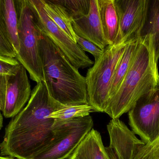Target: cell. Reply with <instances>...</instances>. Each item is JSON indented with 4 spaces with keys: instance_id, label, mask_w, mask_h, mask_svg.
Returning a JSON list of instances; mask_svg holds the SVG:
<instances>
[{
    "instance_id": "ac0fdd59",
    "label": "cell",
    "mask_w": 159,
    "mask_h": 159,
    "mask_svg": "<svg viewBox=\"0 0 159 159\" xmlns=\"http://www.w3.org/2000/svg\"><path fill=\"white\" fill-rule=\"evenodd\" d=\"M138 41V40L130 41L125 48L124 53L117 66L112 79L110 87L109 101L117 91L128 72L137 47Z\"/></svg>"
},
{
    "instance_id": "2e32d148",
    "label": "cell",
    "mask_w": 159,
    "mask_h": 159,
    "mask_svg": "<svg viewBox=\"0 0 159 159\" xmlns=\"http://www.w3.org/2000/svg\"><path fill=\"white\" fill-rule=\"evenodd\" d=\"M42 2L48 16L71 39L76 43V35L73 28V20L66 9L54 0H42Z\"/></svg>"
},
{
    "instance_id": "7c38bea8",
    "label": "cell",
    "mask_w": 159,
    "mask_h": 159,
    "mask_svg": "<svg viewBox=\"0 0 159 159\" xmlns=\"http://www.w3.org/2000/svg\"><path fill=\"white\" fill-rule=\"evenodd\" d=\"M72 26L75 32L80 37L103 50L107 46L100 19L98 0H90L88 14L73 20Z\"/></svg>"
},
{
    "instance_id": "4fadbf2b",
    "label": "cell",
    "mask_w": 159,
    "mask_h": 159,
    "mask_svg": "<svg viewBox=\"0 0 159 159\" xmlns=\"http://www.w3.org/2000/svg\"><path fill=\"white\" fill-rule=\"evenodd\" d=\"M17 12L14 0H0V33L17 54L19 51Z\"/></svg>"
},
{
    "instance_id": "e0dca14e",
    "label": "cell",
    "mask_w": 159,
    "mask_h": 159,
    "mask_svg": "<svg viewBox=\"0 0 159 159\" xmlns=\"http://www.w3.org/2000/svg\"><path fill=\"white\" fill-rule=\"evenodd\" d=\"M151 35L157 60L159 59V0H148L145 23L141 36Z\"/></svg>"
},
{
    "instance_id": "8992f818",
    "label": "cell",
    "mask_w": 159,
    "mask_h": 159,
    "mask_svg": "<svg viewBox=\"0 0 159 159\" xmlns=\"http://www.w3.org/2000/svg\"><path fill=\"white\" fill-rule=\"evenodd\" d=\"M90 115L67 120L55 119L54 137L51 143L32 159H66L92 129Z\"/></svg>"
},
{
    "instance_id": "9a60e30c",
    "label": "cell",
    "mask_w": 159,
    "mask_h": 159,
    "mask_svg": "<svg viewBox=\"0 0 159 159\" xmlns=\"http://www.w3.org/2000/svg\"><path fill=\"white\" fill-rule=\"evenodd\" d=\"M66 159H110L101 134L92 129Z\"/></svg>"
},
{
    "instance_id": "cb8c5ba5",
    "label": "cell",
    "mask_w": 159,
    "mask_h": 159,
    "mask_svg": "<svg viewBox=\"0 0 159 159\" xmlns=\"http://www.w3.org/2000/svg\"><path fill=\"white\" fill-rule=\"evenodd\" d=\"M0 56L15 58L16 54L0 33Z\"/></svg>"
},
{
    "instance_id": "9c48e42d",
    "label": "cell",
    "mask_w": 159,
    "mask_h": 159,
    "mask_svg": "<svg viewBox=\"0 0 159 159\" xmlns=\"http://www.w3.org/2000/svg\"><path fill=\"white\" fill-rule=\"evenodd\" d=\"M120 20L117 43L138 40L145 23L148 0H116Z\"/></svg>"
},
{
    "instance_id": "7a4b0ae2",
    "label": "cell",
    "mask_w": 159,
    "mask_h": 159,
    "mask_svg": "<svg viewBox=\"0 0 159 159\" xmlns=\"http://www.w3.org/2000/svg\"><path fill=\"white\" fill-rule=\"evenodd\" d=\"M158 61L152 36H141L128 72L104 113L112 119H119L129 112L140 97L157 87Z\"/></svg>"
},
{
    "instance_id": "603a6c76",
    "label": "cell",
    "mask_w": 159,
    "mask_h": 159,
    "mask_svg": "<svg viewBox=\"0 0 159 159\" xmlns=\"http://www.w3.org/2000/svg\"><path fill=\"white\" fill-rule=\"evenodd\" d=\"M76 43L83 51H88L94 57L95 61L98 59L102 54L104 50L99 48L94 44L88 40L76 35Z\"/></svg>"
},
{
    "instance_id": "7402d4cb",
    "label": "cell",
    "mask_w": 159,
    "mask_h": 159,
    "mask_svg": "<svg viewBox=\"0 0 159 159\" xmlns=\"http://www.w3.org/2000/svg\"><path fill=\"white\" fill-rule=\"evenodd\" d=\"M20 65V63L15 58L0 56V75L15 74Z\"/></svg>"
},
{
    "instance_id": "ffe728a7",
    "label": "cell",
    "mask_w": 159,
    "mask_h": 159,
    "mask_svg": "<svg viewBox=\"0 0 159 159\" xmlns=\"http://www.w3.org/2000/svg\"><path fill=\"white\" fill-rule=\"evenodd\" d=\"M64 7L72 20L88 14L90 0H54Z\"/></svg>"
},
{
    "instance_id": "6da1fadb",
    "label": "cell",
    "mask_w": 159,
    "mask_h": 159,
    "mask_svg": "<svg viewBox=\"0 0 159 159\" xmlns=\"http://www.w3.org/2000/svg\"><path fill=\"white\" fill-rule=\"evenodd\" d=\"M65 105L49 95L43 81L37 83L28 104L12 118L6 128L0 154L17 159H32L54 137L53 112Z\"/></svg>"
},
{
    "instance_id": "d6986e66",
    "label": "cell",
    "mask_w": 159,
    "mask_h": 159,
    "mask_svg": "<svg viewBox=\"0 0 159 159\" xmlns=\"http://www.w3.org/2000/svg\"><path fill=\"white\" fill-rule=\"evenodd\" d=\"M95 112L94 108L89 104L69 105L63 106L59 110L53 112L49 117L54 119L67 120L78 118L84 117Z\"/></svg>"
},
{
    "instance_id": "d4e9b609",
    "label": "cell",
    "mask_w": 159,
    "mask_h": 159,
    "mask_svg": "<svg viewBox=\"0 0 159 159\" xmlns=\"http://www.w3.org/2000/svg\"><path fill=\"white\" fill-rule=\"evenodd\" d=\"M8 76L0 75V111L2 112L5 103Z\"/></svg>"
},
{
    "instance_id": "5bb4252c",
    "label": "cell",
    "mask_w": 159,
    "mask_h": 159,
    "mask_svg": "<svg viewBox=\"0 0 159 159\" xmlns=\"http://www.w3.org/2000/svg\"><path fill=\"white\" fill-rule=\"evenodd\" d=\"M100 19L107 46L117 44L120 20L116 0H98Z\"/></svg>"
},
{
    "instance_id": "8fae6325",
    "label": "cell",
    "mask_w": 159,
    "mask_h": 159,
    "mask_svg": "<svg viewBox=\"0 0 159 159\" xmlns=\"http://www.w3.org/2000/svg\"><path fill=\"white\" fill-rule=\"evenodd\" d=\"M31 92L27 70L20 64L15 74L8 76L4 116L9 118L17 115L29 101Z\"/></svg>"
},
{
    "instance_id": "5b68a950",
    "label": "cell",
    "mask_w": 159,
    "mask_h": 159,
    "mask_svg": "<svg viewBox=\"0 0 159 159\" xmlns=\"http://www.w3.org/2000/svg\"><path fill=\"white\" fill-rule=\"evenodd\" d=\"M17 12L19 51L16 59L23 65L32 80L43 81L39 49L41 30L28 0H16Z\"/></svg>"
},
{
    "instance_id": "484cf974",
    "label": "cell",
    "mask_w": 159,
    "mask_h": 159,
    "mask_svg": "<svg viewBox=\"0 0 159 159\" xmlns=\"http://www.w3.org/2000/svg\"><path fill=\"white\" fill-rule=\"evenodd\" d=\"M3 126V117L0 111V130L2 129Z\"/></svg>"
},
{
    "instance_id": "52a82bcc",
    "label": "cell",
    "mask_w": 159,
    "mask_h": 159,
    "mask_svg": "<svg viewBox=\"0 0 159 159\" xmlns=\"http://www.w3.org/2000/svg\"><path fill=\"white\" fill-rule=\"evenodd\" d=\"M42 33L61 50L70 62L79 70L93 66L94 62L48 16L42 0H28Z\"/></svg>"
},
{
    "instance_id": "ba28073f",
    "label": "cell",
    "mask_w": 159,
    "mask_h": 159,
    "mask_svg": "<svg viewBox=\"0 0 159 159\" xmlns=\"http://www.w3.org/2000/svg\"><path fill=\"white\" fill-rule=\"evenodd\" d=\"M132 130L145 144L159 137V85L140 97L128 112Z\"/></svg>"
},
{
    "instance_id": "3957f363",
    "label": "cell",
    "mask_w": 159,
    "mask_h": 159,
    "mask_svg": "<svg viewBox=\"0 0 159 159\" xmlns=\"http://www.w3.org/2000/svg\"><path fill=\"white\" fill-rule=\"evenodd\" d=\"M39 49L43 82L50 96L66 106L89 104L85 77L41 31Z\"/></svg>"
},
{
    "instance_id": "30bf717a",
    "label": "cell",
    "mask_w": 159,
    "mask_h": 159,
    "mask_svg": "<svg viewBox=\"0 0 159 159\" xmlns=\"http://www.w3.org/2000/svg\"><path fill=\"white\" fill-rule=\"evenodd\" d=\"M107 129L110 144L106 149L110 159H135L145 144L119 119H111Z\"/></svg>"
},
{
    "instance_id": "44dd1931",
    "label": "cell",
    "mask_w": 159,
    "mask_h": 159,
    "mask_svg": "<svg viewBox=\"0 0 159 159\" xmlns=\"http://www.w3.org/2000/svg\"><path fill=\"white\" fill-rule=\"evenodd\" d=\"M135 159H159V137L151 143L145 144Z\"/></svg>"
},
{
    "instance_id": "277c9868",
    "label": "cell",
    "mask_w": 159,
    "mask_h": 159,
    "mask_svg": "<svg viewBox=\"0 0 159 159\" xmlns=\"http://www.w3.org/2000/svg\"><path fill=\"white\" fill-rule=\"evenodd\" d=\"M129 42L107 46L88 69L85 78L89 104L95 112H104L110 99V87L115 71Z\"/></svg>"
},
{
    "instance_id": "4316f807",
    "label": "cell",
    "mask_w": 159,
    "mask_h": 159,
    "mask_svg": "<svg viewBox=\"0 0 159 159\" xmlns=\"http://www.w3.org/2000/svg\"><path fill=\"white\" fill-rule=\"evenodd\" d=\"M0 159H14L10 157H0Z\"/></svg>"
}]
</instances>
